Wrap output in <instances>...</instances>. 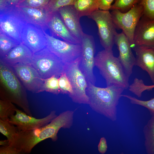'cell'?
Listing matches in <instances>:
<instances>
[{
	"mask_svg": "<svg viewBox=\"0 0 154 154\" xmlns=\"http://www.w3.org/2000/svg\"><path fill=\"white\" fill-rule=\"evenodd\" d=\"M74 112L69 110L63 112L48 124L32 130H18L12 146L21 154H29L37 144L46 139L56 141L60 129H69L72 126Z\"/></svg>",
	"mask_w": 154,
	"mask_h": 154,
	"instance_id": "6da1fadb",
	"label": "cell"
},
{
	"mask_svg": "<svg viewBox=\"0 0 154 154\" xmlns=\"http://www.w3.org/2000/svg\"><path fill=\"white\" fill-rule=\"evenodd\" d=\"M86 93L90 108L96 112L112 121L117 119V106L125 90L114 86L106 88L97 87L87 81Z\"/></svg>",
	"mask_w": 154,
	"mask_h": 154,
	"instance_id": "7a4b0ae2",
	"label": "cell"
},
{
	"mask_svg": "<svg viewBox=\"0 0 154 154\" xmlns=\"http://www.w3.org/2000/svg\"><path fill=\"white\" fill-rule=\"evenodd\" d=\"M1 83V100L10 101L22 109L27 114L32 116L27 99L26 89L11 67L0 61Z\"/></svg>",
	"mask_w": 154,
	"mask_h": 154,
	"instance_id": "3957f363",
	"label": "cell"
},
{
	"mask_svg": "<svg viewBox=\"0 0 154 154\" xmlns=\"http://www.w3.org/2000/svg\"><path fill=\"white\" fill-rule=\"evenodd\" d=\"M94 64L105 79L107 86H114L124 89L129 88V77L112 50L99 52L95 57Z\"/></svg>",
	"mask_w": 154,
	"mask_h": 154,
	"instance_id": "277c9868",
	"label": "cell"
},
{
	"mask_svg": "<svg viewBox=\"0 0 154 154\" xmlns=\"http://www.w3.org/2000/svg\"><path fill=\"white\" fill-rule=\"evenodd\" d=\"M31 64L44 79L54 75L59 77L64 72L66 64L46 47L33 54Z\"/></svg>",
	"mask_w": 154,
	"mask_h": 154,
	"instance_id": "5b68a950",
	"label": "cell"
},
{
	"mask_svg": "<svg viewBox=\"0 0 154 154\" xmlns=\"http://www.w3.org/2000/svg\"><path fill=\"white\" fill-rule=\"evenodd\" d=\"M27 23L21 11L16 5L0 9V32L19 44L22 43L21 33Z\"/></svg>",
	"mask_w": 154,
	"mask_h": 154,
	"instance_id": "8992f818",
	"label": "cell"
},
{
	"mask_svg": "<svg viewBox=\"0 0 154 154\" xmlns=\"http://www.w3.org/2000/svg\"><path fill=\"white\" fill-rule=\"evenodd\" d=\"M110 13L116 28L122 30L128 39L131 47L133 48L135 31L143 14L142 6L138 3L126 12L114 9Z\"/></svg>",
	"mask_w": 154,
	"mask_h": 154,
	"instance_id": "52a82bcc",
	"label": "cell"
},
{
	"mask_svg": "<svg viewBox=\"0 0 154 154\" xmlns=\"http://www.w3.org/2000/svg\"><path fill=\"white\" fill-rule=\"evenodd\" d=\"M80 60L66 64L64 72L71 84L72 94L69 96L74 102L88 104V98L86 93L88 82L80 68Z\"/></svg>",
	"mask_w": 154,
	"mask_h": 154,
	"instance_id": "ba28073f",
	"label": "cell"
},
{
	"mask_svg": "<svg viewBox=\"0 0 154 154\" xmlns=\"http://www.w3.org/2000/svg\"><path fill=\"white\" fill-rule=\"evenodd\" d=\"M88 17L96 22L100 44L104 49L112 50L117 32L111 13L109 11L99 9Z\"/></svg>",
	"mask_w": 154,
	"mask_h": 154,
	"instance_id": "9c48e42d",
	"label": "cell"
},
{
	"mask_svg": "<svg viewBox=\"0 0 154 154\" xmlns=\"http://www.w3.org/2000/svg\"><path fill=\"white\" fill-rule=\"evenodd\" d=\"M47 42L46 47L66 64L81 60L82 46L59 39L44 32Z\"/></svg>",
	"mask_w": 154,
	"mask_h": 154,
	"instance_id": "30bf717a",
	"label": "cell"
},
{
	"mask_svg": "<svg viewBox=\"0 0 154 154\" xmlns=\"http://www.w3.org/2000/svg\"><path fill=\"white\" fill-rule=\"evenodd\" d=\"M82 51L80 68L87 81L95 85L96 78L93 73L95 66V42L91 35L83 33L81 38Z\"/></svg>",
	"mask_w": 154,
	"mask_h": 154,
	"instance_id": "8fae6325",
	"label": "cell"
},
{
	"mask_svg": "<svg viewBox=\"0 0 154 154\" xmlns=\"http://www.w3.org/2000/svg\"><path fill=\"white\" fill-rule=\"evenodd\" d=\"M11 67L26 90L36 93L43 92V79L31 64L19 63Z\"/></svg>",
	"mask_w": 154,
	"mask_h": 154,
	"instance_id": "7c38bea8",
	"label": "cell"
},
{
	"mask_svg": "<svg viewBox=\"0 0 154 154\" xmlns=\"http://www.w3.org/2000/svg\"><path fill=\"white\" fill-rule=\"evenodd\" d=\"M56 111H51L47 116L41 118H37L17 108L16 113L9 118V121L15 125L18 130L23 131L32 130L45 125L57 116Z\"/></svg>",
	"mask_w": 154,
	"mask_h": 154,
	"instance_id": "4fadbf2b",
	"label": "cell"
},
{
	"mask_svg": "<svg viewBox=\"0 0 154 154\" xmlns=\"http://www.w3.org/2000/svg\"><path fill=\"white\" fill-rule=\"evenodd\" d=\"M22 42L34 53L47 47L46 39L44 32L35 25L27 23L21 35Z\"/></svg>",
	"mask_w": 154,
	"mask_h": 154,
	"instance_id": "5bb4252c",
	"label": "cell"
},
{
	"mask_svg": "<svg viewBox=\"0 0 154 154\" xmlns=\"http://www.w3.org/2000/svg\"><path fill=\"white\" fill-rule=\"evenodd\" d=\"M114 44L116 45L119 52L117 57L126 74L129 77L133 72L136 61L131 49L129 40L122 32L117 33L114 38Z\"/></svg>",
	"mask_w": 154,
	"mask_h": 154,
	"instance_id": "9a60e30c",
	"label": "cell"
},
{
	"mask_svg": "<svg viewBox=\"0 0 154 154\" xmlns=\"http://www.w3.org/2000/svg\"><path fill=\"white\" fill-rule=\"evenodd\" d=\"M134 44V47L140 45L154 47V19L142 16L135 31Z\"/></svg>",
	"mask_w": 154,
	"mask_h": 154,
	"instance_id": "2e32d148",
	"label": "cell"
},
{
	"mask_svg": "<svg viewBox=\"0 0 154 154\" xmlns=\"http://www.w3.org/2000/svg\"><path fill=\"white\" fill-rule=\"evenodd\" d=\"M133 49L136 55L135 66L146 71L154 84V47L136 46Z\"/></svg>",
	"mask_w": 154,
	"mask_h": 154,
	"instance_id": "e0dca14e",
	"label": "cell"
},
{
	"mask_svg": "<svg viewBox=\"0 0 154 154\" xmlns=\"http://www.w3.org/2000/svg\"><path fill=\"white\" fill-rule=\"evenodd\" d=\"M18 7L27 23L37 26L44 32L48 30V23L52 13L46 7Z\"/></svg>",
	"mask_w": 154,
	"mask_h": 154,
	"instance_id": "ac0fdd59",
	"label": "cell"
},
{
	"mask_svg": "<svg viewBox=\"0 0 154 154\" xmlns=\"http://www.w3.org/2000/svg\"><path fill=\"white\" fill-rule=\"evenodd\" d=\"M51 35L63 40L74 44H81V42L70 32L57 11L52 13L48 23Z\"/></svg>",
	"mask_w": 154,
	"mask_h": 154,
	"instance_id": "d6986e66",
	"label": "cell"
},
{
	"mask_svg": "<svg viewBox=\"0 0 154 154\" xmlns=\"http://www.w3.org/2000/svg\"><path fill=\"white\" fill-rule=\"evenodd\" d=\"M57 11L71 33L81 41L84 32L80 22V18L78 16L74 5L61 7Z\"/></svg>",
	"mask_w": 154,
	"mask_h": 154,
	"instance_id": "ffe728a7",
	"label": "cell"
},
{
	"mask_svg": "<svg viewBox=\"0 0 154 154\" xmlns=\"http://www.w3.org/2000/svg\"><path fill=\"white\" fill-rule=\"evenodd\" d=\"M33 54L29 49L21 43L12 49L0 61L10 66L19 63L31 64Z\"/></svg>",
	"mask_w": 154,
	"mask_h": 154,
	"instance_id": "44dd1931",
	"label": "cell"
},
{
	"mask_svg": "<svg viewBox=\"0 0 154 154\" xmlns=\"http://www.w3.org/2000/svg\"><path fill=\"white\" fill-rule=\"evenodd\" d=\"M100 0H76L74 5L80 18L88 16L99 9Z\"/></svg>",
	"mask_w": 154,
	"mask_h": 154,
	"instance_id": "7402d4cb",
	"label": "cell"
},
{
	"mask_svg": "<svg viewBox=\"0 0 154 154\" xmlns=\"http://www.w3.org/2000/svg\"><path fill=\"white\" fill-rule=\"evenodd\" d=\"M143 127L144 145L147 154H154V114Z\"/></svg>",
	"mask_w": 154,
	"mask_h": 154,
	"instance_id": "603a6c76",
	"label": "cell"
},
{
	"mask_svg": "<svg viewBox=\"0 0 154 154\" xmlns=\"http://www.w3.org/2000/svg\"><path fill=\"white\" fill-rule=\"evenodd\" d=\"M17 131V127L10 122L9 120L0 119V132L7 137L10 145H13Z\"/></svg>",
	"mask_w": 154,
	"mask_h": 154,
	"instance_id": "cb8c5ba5",
	"label": "cell"
},
{
	"mask_svg": "<svg viewBox=\"0 0 154 154\" xmlns=\"http://www.w3.org/2000/svg\"><path fill=\"white\" fill-rule=\"evenodd\" d=\"M19 43L0 32V58H4L10 51Z\"/></svg>",
	"mask_w": 154,
	"mask_h": 154,
	"instance_id": "d4e9b609",
	"label": "cell"
},
{
	"mask_svg": "<svg viewBox=\"0 0 154 154\" xmlns=\"http://www.w3.org/2000/svg\"><path fill=\"white\" fill-rule=\"evenodd\" d=\"M17 108L10 101L1 100L0 101V119L9 120L14 115Z\"/></svg>",
	"mask_w": 154,
	"mask_h": 154,
	"instance_id": "484cf974",
	"label": "cell"
},
{
	"mask_svg": "<svg viewBox=\"0 0 154 154\" xmlns=\"http://www.w3.org/2000/svg\"><path fill=\"white\" fill-rule=\"evenodd\" d=\"M59 77L54 75L50 77L43 79V91L58 95L60 93L58 84Z\"/></svg>",
	"mask_w": 154,
	"mask_h": 154,
	"instance_id": "4316f807",
	"label": "cell"
},
{
	"mask_svg": "<svg viewBox=\"0 0 154 154\" xmlns=\"http://www.w3.org/2000/svg\"><path fill=\"white\" fill-rule=\"evenodd\" d=\"M110 10L117 9L124 13L129 10L135 5L139 3L140 0H115Z\"/></svg>",
	"mask_w": 154,
	"mask_h": 154,
	"instance_id": "83f0119b",
	"label": "cell"
},
{
	"mask_svg": "<svg viewBox=\"0 0 154 154\" xmlns=\"http://www.w3.org/2000/svg\"><path fill=\"white\" fill-rule=\"evenodd\" d=\"M121 96L128 99L132 104L140 105L147 108L151 114H154V98L148 100H142L127 94H122Z\"/></svg>",
	"mask_w": 154,
	"mask_h": 154,
	"instance_id": "f1b7e54d",
	"label": "cell"
},
{
	"mask_svg": "<svg viewBox=\"0 0 154 154\" xmlns=\"http://www.w3.org/2000/svg\"><path fill=\"white\" fill-rule=\"evenodd\" d=\"M76 0H50L46 7L51 13L57 11L62 7L74 5Z\"/></svg>",
	"mask_w": 154,
	"mask_h": 154,
	"instance_id": "f546056e",
	"label": "cell"
},
{
	"mask_svg": "<svg viewBox=\"0 0 154 154\" xmlns=\"http://www.w3.org/2000/svg\"><path fill=\"white\" fill-rule=\"evenodd\" d=\"M143 10L142 16L154 19V0H140L139 3Z\"/></svg>",
	"mask_w": 154,
	"mask_h": 154,
	"instance_id": "4dcf8cb0",
	"label": "cell"
},
{
	"mask_svg": "<svg viewBox=\"0 0 154 154\" xmlns=\"http://www.w3.org/2000/svg\"><path fill=\"white\" fill-rule=\"evenodd\" d=\"M58 84L60 93L67 94L68 96L72 94V85L65 73H62L59 77Z\"/></svg>",
	"mask_w": 154,
	"mask_h": 154,
	"instance_id": "1f68e13d",
	"label": "cell"
},
{
	"mask_svg": "<svg viewBox=\"0 0 154 154\" xmlns=\"http://www.w3.org/2000/svg\"><path fill=\"white\" fill-rule=\"evenodd\" d=\"M50 0H20L15 5L19 7H46Z\"/></svg>",
	"mask_w": 154,
	"mask_h": 154,
	"instance_id": "d6a6232c",
	"label": "cell"
},
{
	"mask_svg": "<svg viewBox=\"0 0 154 154\" xmlns=\"http://www.w3.org/2000/svg\"><path fill=\"white\" fill-rule=\"evenodd\" d=\"M0 154H20L21 153L15 147L9 145L2 146L0 148Z\"/></svg>",
	"mask_w": 154,
	"mask_h": 154,
	"instance_id": "836d02e7",
	"label": "cell"
},
{
	"mask_svg": "<svg viewBox=\"0 0 154 154\" xmlns=\"http://www.w3.org/2000/svg\"><path fill=\"white\" fill-rule=\"evenodd\" d=\"M114 0H100L99 9L104 11H109L112 6V4Z\"/></svg>",
	"mask_w": 154,
	"mask_h": 154,
	"instance_id": "e575fe53",
	"label": "cell"
},
{
	"mask_svg": "<svg viewBox=\"0 0 154 154\" xmlns=\"http://www.w3.org/2000/svg\"><path fill=\"white\" fill-rule=\"evenodd\" d=\"M98 150L99 153L101 154H105L106 152L108 147L106 138L102 137L100 140L98 146Z\"/></svg>",
	"mask_w": 154,
	"mask_h": 154,
	"instance_id": "d590c367",
	"label": "cell"
},
{
	"mask_svg": "<svg viewBox=\"0 0 154 154\" xmlns=\"http://www.w3.org/2000/svg\"><path fill=\"white\" fill-rule=\"evenodd\" d=\"M20 0H0V9L15 5Z\"/></svg>",
	"mask_w": 154,
	"mask_h": 154,
	"instance_id": "8d00e7d4",
	"label": "cell"
},
{
	"mask_svg": "<svg viewBox=\"0 0 154 154\" xmlns=\"http://www.w3.org/2000/svg\"><path fill=\"white\" fill-rule=\"evenodd\" d=\"M143 89L144 91L146 90L149 91L154 88V84L151 85H147L144 84L143 85Z\"/></svg>",
	"mask_w": 154,
	"mask_h": 154,
	"instance_id": "74e56055",
	"label": "cell"
},
{
	"mask_svg": "<svg viewBox=\"0 0 154 154\" xmlns=\"http://www.w3.org/2000/svg\"><path fill=\"white\" fill-rule=\"evenodd\" d=\"M0 145L2 146H6L10 145L9 141L7 140H1L0 141Z\"/></svg>",
	"mask_w": 154,
	"mask_h": 154,
	"instance_id": "f35d334b",
	"label": "cell"
}]
</instances>
